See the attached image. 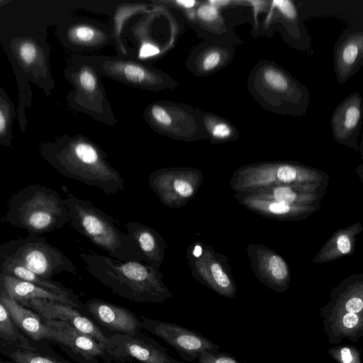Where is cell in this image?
<instances>
[{"label": "cell", "mask_w": 363, "mask_h": 363, "mask_svg": "<svg viewBox=\"0 0 363 363\" xmlns=\"http://www.w3.org/2000/svg\"><path fill=\"white\" fill-rule=\"evenodd\" d=\"M44 160L62 176L114 195L125 189L120 172L96 145L81 138H62L40 146Z\"/></svg>", "instance_id": "1"}, {"label": "cell", "mask_w": 363, "mask_h": 363, "mask_svg": "<svg viewBox=\"0 0 363 363\" xmlns=\"http://www.w3.org/2000/svg\"><path fill=\"white\" fill-rule=\"evenodd\" d=\"M88 272L113 294L138 303H162L174 297L160 269L143 262L121 261L94 252L79 255Z\"/></svg>", "instance_id": "2"}, {"label": "cell", "mask_w": 363, "mask_h": 363, "mask_svg": "<svg viewBox=\"0 0 363 363\" xmlns=\"http://www.w3.org/2000/svg\"><path fill=\"white\" fill-rule=\"evenodd\" d=\"M2 220L38 236L61 229L69 218L65 199L54 189L35 184L11 195Z\"/></svg>", "instance_id": "3"}, {"label": "cell", "mask_w": 363, "mask_h": 363, "mask_svg": "<svg viewBox=\"0 0 363 363\" xmlns=\"http://www.w3.org/2000/svg\"><path fill=\"white\" fill-rule=\"evenodd\" d=\"M65 201L69 211V223L77 232L112 258L143 262L131 238L117 227L112 217L90 201L73 194H69Z\"/></svg>", "instance_id": "4"}, {"label": "cell", "mask_w": 363, "mask_h": 363, "mask_svg": "<svg viewBox=\"0 0 363 363\" xmlns=\"http://www.w3.org/2000/svg\"><path fill=\"white\" fill-rule=\"evenodd\" d=\"M0 260L17 263L47 279L61 272L77 274L73 262L40 235H28L1 244Z\"/></svg>", "instance_id": "5"}, {"label": "cell", "mask_w": 363, "mask_h": 363, "mask_svg": "<svg viewBox=\"0 0 363 363\" xmlns=\"http://www.w3.org/2000/svg\"><path fill=\"white\" fill-rule=\"evenodd\" d=\"M147 181L163 205L180 208L196 196L201 184L202 174L191 167H164L152 172Z\"/></svg>", "instance_id": "6"}, {"label": "cell", "mask_w": 363, "mask_h": 363, "mask_svg": "<svg viewBox=\"0 0 363 363\" xmlns=\"http://www.w3.org/2000/svg\"><path fill=\"white\" fill-rule=\"evenodd\" d=\"M105 350L118 363H184L177 360L153 338L141 332L106 336Z\"/></svg>", "instance_id": "7"}, {"label": "cell", "mask_w": 363, "mask_h": 363, "mask_svg": "<svg viewBox=\"0 0 363 363\" xmlns=\"http://www.w3.org/2000/svg\"><path fill=\"white\" fill-rule=\"evenodd\" d=\"M140 319L143 329L164 340L185 361L194 362L202 352L220 349L211 340L175 323L144 317Z\"/></svg>", "instance_id": "8"}, {"label": "cell", "mask_w": 363, "mask_h": 363, "mask_svg": "<svg viewBox=\"0 0 363 363\" xmlns=\"http://www.w3.org/2000/svg\"><path fill=\"white\" fill-rule=\"evenodd\" d=\"M41 319L54 330L52 343L77 363H113L106 350L92 337L64 322Z\"/></svg>", "instance_id": "9"}, {"label": "cell", "mask_w": 363, "mask_h": 363, "mask_svg": "<svg viewBox=\"0 0 363 363\" xmlns=\"http://www.w3.org/2000/svg\"><path fill=\"white\" fill-rule=\"evenodd\" d=\"M186 258L194 278L220 294L228 296L233 294L228 277L206 245L192 243L186 249Z\"/></svg>", "instance_id": "10"}, {"label": "cell", "mask_w": 363, "mask_h": 363, "mask_svg": "<svg viewBox=\"0 0 363 363\" xmlns=\"http://www.w3.org/2000/svg\"><path fill=\"white\" fill-rule=\"evenodd\" d=\"M26 308L37 313L43 319L64 322L89 335L105 349L106 336L89 318L77 308L59 302L35 298L29 301Z\"/></svg>", "instance_id": "11"}, {"label": "cell", "mask_w": 363, "mask_h": 363, "mask_svg": "<svg viewBox=\"0 0 363 363\" xmlns=\"http://www.w3.org/2000/svg\"><path fill=\"white\" fill-rule=\"evenodd\" d=\"M82 311L104 327L119 333H135L143 330L140 318L130 310L100 298L83 303Z\"/></svg>", "instance_id": "12"}, {"label": "cell", "mask_w": 363, "mask_h": 363, "mask_svg": "<svg viewBox=\"0 0 363 363\" xmlns=\"http://www.w3.org/2000/svg\"><path fill=\"white\" fill-rule=\"evenodd\" d=\"M0 300L16 326L25 336L35 342H52L53 329L44 323L37 313L9 298L1 290Z\"/></svg>", "instance_id": "13"}, {"label": "cell", "mask_w": 363, "mask_h": 363, "mask_svg": "<svg viewBox=\"0 0 363 363\" xmlns=\"http://www.w3.org/2000/svg\"><path fill=\"white\" fill-rule=\"evenodd\" d=\"M127 234L134 242L142 261L160 269L163 264L167 243L152 227L135 221L126 224Z\"/></svg>", "instance_id": "14"}, {"label": "cell", "mask_w": 363, "mask_h": 363, "mask_svg": "<svg viewBox=\"0 0 363 363\" xmlns=\"http://www.w3.org/2000/svg\"><path fill=\"white\" fill-rule=\"evenodd\" d=\"M0 290L7 296L25 307H26L29 301L40 298L67 304L81 311L82 308L83 302L77 303L32 283L3 272H0Z\"/></svg>", "instance_id": "15"}, {"label": "cell", "mask_w": 363, "mask_h": 363, "mask_svg": "<svg viewBox=\"0 0 363 363\" xmlns=\"http://www.w3.org/2000/svg\"><path fill=\"white\" fill-rule=\"evenodd\" d=\"M320 314L324 330L330 344H338L343 339L355 342L363 336V314L350 312Z\"/></svg>", "instance_id": "16"}, {"label": "cell", "mask_w": 363, "mask_h": 363, "mask_svg": "<svg viewBox=\"0 0 363 363\" xmlns=\"http://www.w3.org/2000/svg\"><path fill=\"white\" fill-rule=\"evenodd\" d=\"M103 67L107 74L129 84L156 89L157 86L162 88L163 84L160 74L134 62L108 60Z\"/></svg>", "instance_id": "17"}, {"label": "cell", "mask_w": 363, "mask_h": 363, "mask_svg": "<svg viewBox=\"0 0 363 363\" xmlns=\"http://www.w3.org/2000/svg\"><path fill=\"white\" fill-rule=\"evenodd\" d=\"M362 118V101L358 94L350 96L337 107L332 118V129L335 137L346 140L356 133Z\"/></svg>", "instance_id": "18"}, {"label": "cell", "mask_w": 363, "mask_h": 363, "mask_svg": "<svg viewBox=\"0 0 363 363\" xmlns=\"http://www.w3.org/2000/svg\"><path fill=\"white\" fill-rule=\"evenodd\" d=\"M0 272L14 276L77 303H82L72 289L65 287L58 281L41 277L17 263L0 260Z\"/></svg>", "instance_id": "19"}, {"label": "cell", "mask_w": 363, "mask_h": 363, "mask_svg": "<svg viewBox=\"0 0 363 363\" xmlns=\"http://www.w3.org/2000/svg\"><path fill=\"white\" fill-rule=\"evenodd\" d=\"M0 354L14 363H72L57 354L47 343L35 350L0 344Z\"/></svg>", "instance_id": "20"}, {"label": "cell", "mask_w": 363, "mask_h": 363, "mask_svg": "<svg viewBox=\"0 0 363 363\" xmlns=\"http://www.w3.org/2000/svg\"><path fill=\"white\" fill-rule=\"evenodd\" d=\"M47 342H35L25 336L13 322L0 300V344L15 345L27 350H35Z\"/></svg>", "instance_id": "21"}, {"label": "cell", "mask_w": 363, "mask_h": 363, "mask_svg": "<svg viewBox=\"0 0 363 363\" xmlns=\"http://www.w3.org/2000/svg\"><path fill=\"white\" fill-rule=\"evenodd\" d=\"M362 55V34L350 35L342 42L337 53V68L342 76L350 73Z\"/></svg>", "instance_id": "22"}, {"label": "cell", "mask_w": 363, "mask_h": 363, "mask_svg": "<svg viewBox=\"0 0 363 363\" xmlns=\"http://www.w3.org/2000/svg\"><path fill=\"white\" fill-rule=\"evenodd\" d=\"M13 50H16L13 54L17 56V62H19L23 68H32L39 65L43 60V54L40 45L31 38L20 39L17 43H13Z\"/></svg>", "instance_id": "23"}, {"label": "cell", "mask_w": 363, "mask_h": 363, "mask_svg": "<svg viewBox=\"0 0 363 363\" xmlns=\"http://www.w3.org/2000/svg\"><path fill=\"white\" fill-rule=\"evenodd\" d=\"M261 84L267 89L279 94H289L291 81L282 71L272 66H267L261 70Z\"/></svg>", "instance_id": "24"}, {"label": "cell", "mask_w": 363, "mask_h": 363, "mask_svg": "<svg viewBox=\"0 0 363 363\" xmlns=\"http://www.w3.org/2000/svg\"><path fill=\"white\" fill-rule=\"evenodd\" d=\"M72 77L82 96H97L99 94V83L93 68L84 65L74 72Z\"/></svg>", "instance_id": "25"}, {"label": "cell", "mask_w": 363, "mask_h": 363, "mask_svg": "<svg viewBox=\"0 0 363 363\" xmlns=\"http://www.w3.org/2000/svg\"><path fill=\"white\" fill-rule=\"evenodd\" d=\"M99 32L93 27L83 23L71 26L67 37L72 43L79 45H89L99 38Z\"/></svg>", "instance_id": "26"}, {"label": "cell", "mask_w": 363, "mask_h": 363, "mask_svg": "<svg viewBox=\"0 0 363 363\" xmlns=\"http://www.w3.org/2000/svg\"><path fill=\"white\" fill-rule=\"evenodd\" d=\"M328 353L338 363H362L360 350L354 345L333 347L328 350Z\"/></svg>", "instance_id": "27"}, {"label": "cell", "mask_w": 363, "mask_h": 363, "mask_svg": "<svg viewBox=\"0 0 363 363\" xmlns=\"http://www.w3.org/2000/svg\"><path fill=\"white\" fill-rule=\"evenodd\" d=\"M11 108L5 99L0 97V144L10 146L12 135L10 133L11 126Z\"/></svg>", "instance_id": "28"}, {"label": "cell", "mask_w": 363, "mask_h": 363, "mask_svg": "<svg viewBox=\"0 0 363 363\" xmlns=\"http://www.w3.org/2000/svg\"><path fill=\"white\" fill-rule=\"evenodd\" d=\"M205 123L210 135L216 140H227L233 134V127L221 119L208 117Z\"/></svg>", "instance_id": "29"}, {"label": "cell", "mask_w": 363, "mask_h": 363, "mask_svg": "<svg viewBox=\"0 0 363 363\" xmlns=\"http://www.w3.org/2000/svg\"><path fill=\"white\" fill-rule=\"evenodd\" d=\"M223 59V52L217 48L205 52L200 59V67L204 72H210L217 68Z\"/></svg>", "instance_id": "30"}, {"label": "cell", "mask_w": 363, "mask_h": 363, "mask_svg": "<svg viewBox=\"0 0 363 363\" xmlns=\"http://www.w3.org/2000/svg\"><path fill=\"white\" fill-rule=\"evenodd\" d=\"M197 359L198 363H240L233 356L218 351L202 352Z\"/></svg>", "instance_id": "31"}, {"label": "cell", "mask_w": 363, "mask_h": 363, "mask_svg": "<svg viewBox=\"0 0 363 363\" xmlns=\"http://www.w3.org/2000/svg\"><path fill=\"white\" fill-rule=\"evenodd\" d=\"M270 274L273 279L278 283H281L288 275L287 267L285 262L278 256H273L269 262Z\"/></svg>", "instance_id": "32"}, {"label": "cell", "mask_w": 363, "mask_h": 363, "mask_svg": "<svg viewBox=\"0 0 363 363\" xmlns=\"http://www.w3.org/2000/svg\"><path fill=\"white\" fill-rule=\"evenodd\" d=\"M271 9H277L285 17L294 19L296 17V11L291 1L287 0H278L272 2Z\"/></svg>", "instance_id": "33"}, {"label": "cell", "mask_w": 363, "mask_h": 363, "mask_svg": "<svg viewBox=\"0 0 363 363\" xmlns=\"http://www.w3.org/2000/svg\"><path fill=\"white\" fill-rule=\"evenodd\" d=\"M197 15L199 18L206 22L216 21L219 17L218 7L211 3L201 6L197 10Z\"/></svg>", "instance_id": "34"}, {"label": "cell", "mask_w": 363, "mask_h": 363, "mask_svg": "<svg viewBox=\"0 0 363 363\" xmlns=\"http://www.w3.org/2000/svg\"><path fill=\"white\" fill-rule=\"evenodd\" d=\"M274 197L277 202L284 203L288 205L296 199V194L289 187L279 186L274 189Z\"/></svg>", "instance_id": "35"}, {"label": "cell", "mask_w": 363, "mask_h": 363, "mask_svg": "<svg viewBox=\"0 0 363 363\" xmlns=\"http://www.w3.org/2000/svg\"><path fill=\"white\" fill-rule=\"evenodd\" d=\"M296 174L297 172L296 169L289 165L281 166L277 172L278 179L285 183H289L295 180Z\"/></svg>", "instance_id": "36"}, {"label": "cell", "mask_w": 363, "mask_h": 363, "mask_svg": "<svg viewBox=\"0 0 363 363\" xmlns=\"http://www.w3.org/2000/svg\"><path fill=\"white\" fill-rule=\"evenodd\" d=\"M159 52L160 50L157 47L150 43H145L140 49L139 57L140 58H147L155 56Z\"/></svg>", "instance_id": "37"}, {"label": "cell", "mask_w": 363, "mask_h": 363, "mask_svg": "<svg viewBox=\"0 0 363 363\" xmlns=\"http://www.w3.org/2000/svg\"><path fill=\"white\" fill-rule=\"evenodd\" d=\"M269 210L273 213L284 214L289 211L290 206L284 203L274 202L269 205Z\"/></svg>", "instance_id": "38"}, {"label": "cell", "mask_w": 363, "mask_h": 363, "mask_svg": "<svg viewBox=\"0 0 363 363\" xmlns=\"http://www.w3.org/2000/svg\"><path fill=\"white\" fill-rule=\"evenodd\" d=\"M337 245L338 250L342 253H347L351 248L350 239L347 235H342L338 237L337 240Z\"/></svg>", "instance_id": "39"}, {"label": "cell", "mask_w": 363, "mask_h": 363, "mask_svg": "<svg viewBox=\"0 0 363 363\" xmlns=\"http://www.w3.org/2000/svg\"><path fill=\"white\" fill-rule=\"evenodd\" d=\"M175 3L180 6H182V7L186 8V9H189V8L194 6V5L196 4V1H176Z\"/></svg>", "instance_id": "40"}, {"label": "cell", "mask_w": 363, "mask_h": 363, "mask_svg": "<svg viewBox=\"0 0 363 363\" xmlns=\"http://www.w3.org/2000/svg\"><path fill=\"white\" fill-rule=\"evenodd\" d=\"M0 363H14L12 361H4L2 359L0 358Z\"/></svg>", "instance_id": "41"}, {"label": "cell", "mask_w": 363, "mask_h": 363, "mask_svg": "<svg viewBox=\"0 0 363 363\" xmlns=\"http://www.w3.org/2000/svg\"><path fill=\"white\" fill-rule=\"evenodd\" d=\"M6 1H0V6L2 4H4Z\"/></svg>", "instance_id": "42"}]
</instances>
